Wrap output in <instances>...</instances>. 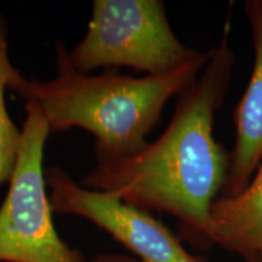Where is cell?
I'll return each instance as SVG.
<instances>
[{"label":"cell","mask_w":262,"mask_h":262,"mask_svg":"<svg viewBox=\"0 0 262 262\" xmlns=\"http://www.w3.org/2000/svg\"><path fill=\"white\" fill-rule=\"evenodd\" d=\"M226 22L208 63L181 91L165 131L136 155L96 163L80 185L110 193L145 211L166 212L192 242L212 244L211 208L227 180L229 156L214 136L217 111L232 79L235 55Z\"/></svg>","instance_id":"1"},{"label":"cell","mask_w":262,"mask_h":262,"mask_svg":"<svg viewBox=\"0 0 262 262\" xmlns=\"http://www.w3.org/2000/svg\"><path fill=\"white\" fill-rule=\"evenodd\" d=\"M57 75L26 79L21 72L9 89L37 103L50 133L80 127L95 136L96 163L127 158L145 147L166 103L181 94L208 63L211 49L171 72L135 78L112 70L83 73L72 66L67 48L57 41Z\"/></svg>","instance_id":"2"},{"label":"cell","mask_w":262,"mask_h":262,"mask_svg":"<svg viewBox=\"0 0 262 262\" xmlns=\"http://www.w3.org/2000/svg\"><path fill=\"white\" fill-rule=\"evenodd\" d=\"M201 52L176 37L160 0H95L88 31L68 50V57L83 73L130 67L158 75L188 63Z\"/></svg>","instance_id":"3"},{"label":"cell","mask_w":262,"mask_h":262,"mask_svg":"<svg viewBox=\"0 0 262 262\" xmlns=\"http://www.w3.org/2000/svg\"><path fill=\"white\" fill-rule=\"evenodd\" d=\"M17 162L0 208V262H84L52 224L42 158L49 126L37 103L27 101Z\"/></svg>","instance_id":"4"},{"label":"cell","mask_w":262,"mask_h":262,"mask_svg":"<svg viewBox=\"0 0 262 262\" xmlns=\"http://www.w3.org/2000/svg\"><path fill=\"white\" fill-rule=\"evenodd\" d=\"M52 211L86 219L107 231L141 258L140 262H204L186 250L172 232L148 211L110 193L85 188L64 170H45Z\"/></svg>","instance_id":"5"},{"label":"cell","mask_w":262,"mask_h":262,"mask_svg":"<svg viewBox=\"0 0 262 262\" xmlns=\"http://www.w3.org/2000/svg\"><path fill=\"white\" fill-rule=\"evenodd\" d=\"M254 44V67L247 90L234 112L235 143L221 196L247 187L262 162V0L244 4Z\"/></svg>","instance_id":"6"},{"label":"cell","mask_w":262,"mask_h":262,"mask_svg":"<svg viewBox=\"0 0 262 262\" xmlns=\"http://www.w3.org/2000/svg\"><path fill=\"white\" fill-rule=\"evenodd\" d=\"M210 217L212 243L247 262H262V162L243 191L216 199Z\"/></svg>","instance_id":"7"},{"label":"cell","mask_w":262,"mask_h":262,"mask_svg":"<svg viewBox=\"0 0 262 262\" xmlns=\"http://www.w3.org/2000/svg\"><path fill=\"white\" fill-rule=\"evenodd\" d=\"M8 48L6 22L0 16V185L11 179L22 137V130L17 129L6 108L5 91L19 72L10 61Z\"/></svg>","instance_id":"8"},{"label":"cell","mask_w":262,"mask_h":262,"mask_svg":"<svg viewBox=\"0 0 262 262\" xmlns=\"http://www.w3.org/2000/svg\"><path fill=\"white\" fill-rule=\"evenodd\" d=\"M93 262H140L125 256H98Z\"/></svg>","instance_id":"9"}]
</instances>
